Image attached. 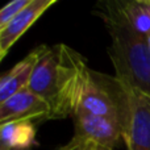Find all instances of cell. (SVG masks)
Here are the masks:
<instances>
[{"instance_id":"obj_1","label":"cell","mask_w":150,"mask_h":150,"mask_svg":"<svg viewBox=\"0 0 150 150\" xmlns=\"http://www.w3.org/2000/svg\"><path fill=\"white\" fill-rule=\"evenodd\" d=\"M88 65L83 55L65 44L49 46L37 62L28 88L50 107V120L73 116Z\"/></svg>"},{"instance_id":"obj_2","label":"cell","mask_w":150,"mask_h":150,"mask_svg":"<svg viewBox=\"0 0 150 150\" xmlns=\"http://www.w3.org/2000/svg\"><path fill=\"white\" fill-rule=\"evenodd\" d=\"M98 8L111 37L108 55L115 69V76L130 90H136L150 98L148 37L138 33L132 26L122 8V1H101Z\"/></svg>"},{"instance_id":"obj_3","label":"cell","mask_w":150,"mask_h":150,"mask_svg":"<svg viewBox=\"0 0 150 150\" xmlns=\"http://www.w3.org/2000/svg\"><path fill=\"white\" fill-rule=\"evenodd\" d=\"M129 113V88L115 75L111 76L88 69L73 116L90 115V116L112 117L119 120L127 129Z\"/></svg>"},{"instance_id":"obj_4","label":"cell","mask_w":150,"mask_h":150,"mask_svg":"<svg viewBox=\"0 0 150 150\" xmlns=\"http://www.w3.org/2000/svg\"><path fill=\"white\" fill-rule=\"evenodd\" d=\"M73 122L75 137L91 141L103 148L115 149L120 141L124 140V125L112 117L75 115L73 116Z\"/></svg>"},{"instance_id":"obj_5","label":"cell","mask_w":150,"mask_h":150,"mask_svg":"<svg viewBox=\"0 0 150 150\" xmlns=\"http://www.w3.org/2000/svg\"><path fill=\"white\" fill-rule=\"evenodd\" d=\"M18 120L33 122L50 120L49 104L28 87L18 91L0 103V124Z\"/></svg>"},{"instance_id":"obj_6","label":"cell","mask_w":150,"mask_h":150,"mask_svg":"<svg viewBox=\"0 0 150 150\" xmlns=\"http://www.w3.org/2000/svg\"><path fill=\"white\" fill-rule=\"evenodd\" d=\"M129 91L130 113L124 134L127 150H150V100L138 91Z\"/></svg>"},{"instance_id":"obj_7","label":"cell","mask_w":150,"mask_h":150,"mask_svg":"<svg viewBox=\"0 0 150 150\" xmlns=\"http://www.w3.org/2000/svg\"><path fill=\"white\" fill-rule=\"evenodd\" d=\"M57 0H32L12 21L0 28V61L5 58L11 47L25 34V32L49 9Z\"/></svg>"},{"instance_id":"obj_8","label":"cell","mask_w":150,"mask_h":150,"mask_svg":"<svg viewBox=\"0 0 150 150\" xmlns=\"http://www.w3.org/2000/svg\"><path fill=\"white\" fill-rule=\"evenodd\" d=\"M47 47L49 46H46V45L37 46L26 57H24L20 62L16 63L11 70H8L5 74L1 75V78H0V103L9 99L16 92L28 87L34 67L40 61V58L45 54Z\"/></svg>"},{"instance_id":"obj_9","label":"cell","mask_w":150,"mask_h":150,"mask_svg":"<svg viewBox=\"0 0 150 150\" xmlns=\"http://www.w3.org/2000/svg\"><path fill=\"white\" fill-rule=\"evenodd\" d=\"M0 150L32 148L36 140V125L26 120L0 124Z\"/></svg>"},{"instance_id":"obj_10","label":"cell","mask_w":150,"mask_h":150,"mask_svg":"<svg viewBox=\"0 0 150 150\" xmlns=\"http://www.w3.org/2000/svg\"><path fill=\"white\" fill-rule=\"evenodd\" d=\"M122 8L133 28L148 37L150 34V0L122 1Z\"/></svg>"},{"instance_id":"obj_11","label":"cell","mask_w":150,"mask_h":150,"mask_svg":"<svg viewBox=\"0 0 150 150\" xmlns=\"http://www.w3.org/2000/svg\"><path fill=\"white\" fill-rule=\"evenodd\" d=\"M32 0H13V1L8 3L4 8L0 11V28L5 26L9 21H12L21 11H24Z\"/></svg>"},{"instance_id":"obj_12","label":"cell","mask_w":150,"mask_h":150,"mask_svg":"<svg viewBox=\"0 0 150 150\" xmlns=\"http://www.w3.org/2000/svg\"><path fill=\"white\" fill-rule=\"evenodd\" d=\"M84 145H86L84 140H82V138L75 137L74 136L67 144L59 146V148H57L55 150H84Z\"/></svg>"},{"instance_id":"obj_13","label":"cell","mask_w":150,"mask_h":150,"mask_svg":"<svg viewBox=\"0 0 150 150\" xmlns=\"http://www.w3.org/2000/svg\"><path fill=\"white\" fill-rule=\"evenodd\" d=\"M84 141H86V140H84ZM84 150H115V149H107V148H103V146L96 145V144L91 142V141H86Z\"/></svg>"},{"instance_id":"obj_14","label":"cell","mask_w":150,"mask_h":150,"mask_svg":"<svg viewBox=\"0 0 150 150\" xmlns=\"http://www.w3.org/2000/svg\"><path fill=\"white\" fill-rule=\"evenodd\" d=\"M11 150H32V148H28V149H11Z\"/></svg>"},{"instance_id":"obj_15","label":"cell","mask_w":150,"mask_h":150,"mask_svg":"<svg viewBox=\"0 0 150 150\" xmlns=\"http://www.w3.org/2000/svg\"><path fill=\"white\" fill-rule=\"evenodd\" d=\"M148 45H149V49H150V34L148 36Z\"/></svg>"},{"instance_id":"obj_16","label":"cell","mask_w":150,"mask_h":150,"mask_svg":"<svg viewBox=\"0 0 150 150\" xmlns=\"http://www.w3.org/2000/svg\"><path fill=\"white\" fill-rule=\"evenodd\" d=\"M148 98H149V96H148ZM149 99H150V98H149Z\"/></svg>"},{"instance_id":"obj_17","label":"cell","mask_w":150,"mask_h":150,"mask_svg":"<svg viewBox=\"0 0 150 150\" xmlns=\"http://www.w3.org/2000/svg\"><path fill=\"white\" fill-rule=\"evenodd\" d=\"M149 100H150V99H149Z\"/></svg>"}]
</instances>
